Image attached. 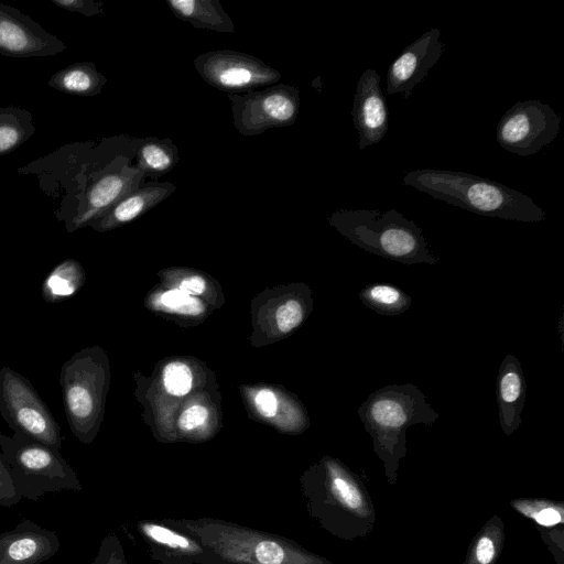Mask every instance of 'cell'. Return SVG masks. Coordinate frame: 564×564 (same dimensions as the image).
Returning <instances> with one entry per match:
<instances>
[{
	"mask_svg": "<svg viewBox=\"0 0 564 564\" xmlns=\"http://www.w3.org/2000/svg\"><path fill=\"white\" fill-rule=\"evenodd\" d=\"M104 145L105 140L67 143L18 169L35 175L41 189L58 200L54 215L67 232L89 226L144 177L126 158L106 161Z\"/></svg>",
	"mask_w": 564,
	"mask_h": 564,
	"instance_id": "cell-1",
	"label": "cell"
},
{
	"mask_svg": "<svg viewBox=\"0 0 564 564\" xmlns=\"http://www.w3.org/2000/svg\"><path fill=\"white\" fill-rule=\"evenodd\" d=\"M301 487L310 516L333 535L351 540L372 530L371 499L359 477L338 459L323 458L302 476Z\"/></svg>",
	"mask_w": 564,
	"mask_h": 564,
	"instance_id": "cell-2",
	"label": "cell"
},
{
	"mask_svg": "<svg viewBox=\"0 0 564 564\" xmlns=\"http://www.w3.org/2000/svg\"><path fill=\"white\" fill-rule=\"evenodd\" d=\"M403 183L478 215L525 223L545 219V212L531 197L487 177L448 170L420 169L408 172Z\"/></svg>",
	"mask_w": 564,
	"mask_h": 564,
	"instance_id": "cell-3",
	"label": "cell"
},
{
	"mask_svg": "<svg viewBox=\"0 0 564 564\" xmlns=\"http://www.w3.org/2000/svg\"><path fill=\"white\" fill-rule=\"evenodd\" d=\"M358 415L383 462L390 484L397 479L399 462L406 454V430L414 424L432 425L440 414L413 383L389 384L370 393Z\"/></svg>",
	"mask_w": 564,
	"mask_h": 564,
	"instance_id": "cell-4",
	"label": "cell"
},
{
	"mask_svg": "<svg viewBox=\"0 0 564 564\" xmlns=\"http://www.w3.org/2000/svg\"><path fill=\"white\" fill-rule=\"evenodd\" d=\"M208 546L223 564H333L296 542L217 518L164 519Z\"/></svg>",
	"mask_w": 564,
	"mask_h": 564,
	"instance_id": "cell-5",
	"label": "cell"
},
{
	"mask_svg": "<svg viewBox=\"0 0 564 564\" xmlns=\"http://www.w3.org/2000/svg\"><path fill=\"white\" fill-rule=\"evenodd\" d=\"M329 224L357 247L403 264H436L426 238L415 221L395 209H337Z\"/></svg>",
	"mask_w": 564,
	"mask_h": 564,
	"instance_id": "cell-6",
	"label": "cell"
},
{
	"mask_svg": "<svg viewBox=\"0 0 564 564\" xmlns=\"http://www.w3.org/2000/svg\"><path fill=\"white\" fill-rule=\"evenodd\" d=\"M0 452L21 498L39 500L45 494L82 490L73 467L56 451L22 433H0Z\"/></svg>",
	"mask_w": 564,
	"mask_h": 564,
	"instance_id": "cell-7",
	"label": "cell"
},
{
	"mask_svg": "<svg viewBox=\"0 0 564 564\" xmlns=\"http://www.w3.org/2000/svg\"><path fill=\"white\" fill-rule=\"evenodd\" d=\"M0 414L13 432L61 451V430L31 382L9 367L0 369Z\"/></svg>",
	"mask_w": 564,
	"mask_h": 564,
	"instance_id": "cell-8",
	"label": "cell"
},
{
	"mask_svg": "<svg viewBox=\"0 0 564 564\" xmlns=\"http://www.w3.org/2000/svg\"><path fill=\"white\" fill-rule=\"evenodd\" d=\"M100 375L95 358L87 349L66 360L59 375L69 429L85 444L93 441L97 426Z\"/></svg>",
	"mask_w": 564,
	"mask_h": 564,
	"instance_id": "cell-9",
	"label": "cell"
},
{
	"mask_svg": "<svg viewBox=\"0 0 564 564\" xmlns=\"http://www.w3.org/2000/svg\"><path fill=\"white\" fill-rule=\"evenodd\" d=\"M228 99L231 102L234 127L247 137L292 126L300 110V90L285 84L228 94Z\"/></svg>",
	"mask_w": 564,
	"mask_h": 564,
	"instance_id": "cell-10",
	"label": "cell"
},
{
	"mask_svg": "<svg viewBox=\"0 0 564 564\" xmlns=\"http://www.w3.org/2000/svg\"><path fill=\"white\" fill-rule=\"evenodd\" d=\"M560 123L551 106L535 99L518 101L499 120L496 139L508 152L528 156L555 140Z\"/></svg>",
	"mask_w": 564,
	"mask_h": 564,
	"instance_id": "cell-11",
	"label": "cell"
},
{
	"mask_svg": "<svg viewBox=\"0 0 564 564\" xmlns=\"http://www.w3.org/2000/svg\"><path fill=\"white\" fill-rule=\"evenodd\" d=\"M199 76L212 87L241 94L278 83L281 74L263 61L231 50L209 51L194 59Z\"/></svg>",
	"mask_w": 564,
	"mask_h": 564,
	"instance_id": "cell-12",
	"label": "cell"
},
{
	"mask_svg": "<svg viewBox=\"0 0 564 564\" xmlns=\"http://www.w3.org/2000/svg\"><path fill=\"white\" fill-rule=\"evenodd\" d=\"M137 531L159 564H223L220 558L192 534L162 520H139Z\"/></svg>",
	"mask_w": 564,
	"mask_h": 564,
	"instance_id": "cell-13",
	"label": "cell"
},
{
	"mask_svg": "<svg viewBox=\"0 0 564 564\" xmlns=\"http://www.w3.org/2000/svg\"><path fill=\"white\" fill-rule=\"evenodd\" d=\"M66 44L20 10L0 3V54L44 57L66 51Z\"/></svg>",
	"mask_w": 564,
	"mask_h": 564,
	"instance_id": "cell-14",
	"label": "cell"
},
{
	"mask_svg": "<svg viewBox=\"0 0 564 564\" xmlns=\"http://www.w3.org/2000/svg\"><path fill=\"white\" fill-rule=\"evenodd\" d=\"M440 37L441 30L431 29L401 52L388 69V95L400 94L403 99L411 96L414 87L426 78L445 50Z\"/></svg>",
	"mask_w": 564,
	"mask_h": 564,
	"instance_id": "cell-15",
	"label": "cell"
},
{
	"mask_svg": "<svg viewBox=\"0 0 564 564\" xmlns=\"http://www.w3.org/2000/svg\"><path fill=\"white\" fill-rule=\"evenodd\" d=\"M380 80L379 74L368 68L356 86L351 116L359 150L379 143L388 131L389 112Z\"/></svg>",
	"mask_w": 564,
	"mask_h": 564,
	"instance_id": "cell-16",
	"label": "cell"
},
{
	"mask_svg": "<svg viewBox=\"0 0 564 564\" xmlns=\"http://www.w3.org/2000/svg\"><path fill=\"white\" fill-rule=\"evenodd\" d=\"M59 547L54 531L22 519L13 529L0 533V564H42Z\"/></svg>",
	"mask_w": 564,
	"mask_h": 564,
	"instance_id": "cell-17",
	"label": "cell"
},
{
	"mask_svg": "<svg viewBox=\"0 0 564 564\" xmlns=\"http://www.w3.org/2000/svg\"><path fill=\"white\" fill-rule=\"evenodd\" d=\"M175 191V185L170 182L150 181L144 183L122 196L89 227L98 231H106L131 223L158 206Z\"/></svg>",
	"mask_w": 564,
	"mask_h": 564,
	"instance_id": "cell-18",
	"label": "cell"
},
{
	"mask_svg": "<svg viewBox=\"0 0 564 564\" xmlns=\"http://www.w3.org/2000/svg\"><path fill=\"white\" fill-rule=\"evenodd\" d=\"M527 395V382L520 361L507 355L497 376V403L502 432L510 436L521 425V413Z\"/></svg>",
	"mask_w": 564,
	"mask_h": 564,
	"instance_id": "cell-19",
	"label": "cell"
},
{
	"mask_svg": "<svg viewBox=\"0 0 564 564\" xmlns=\"http://www.w3.org/2000/svg\"><path fill=\"white\" fill-rule=\"evenodd\" d=\"M176 18L188 22L195 29L220 33L235 32L231 18L218 0H166Z\"/></svg>",
	"mask_w": 564,
	"mask_h": 564,
	"instance_id": "cell-20",
	"label": "cell"
},
{
	"mask_svg": "<svg viewBox=\"0 0 564 564\" xmlns=\"http://www.w3.org/2000/svg\"><path fill=\"white\" fill-rule=\"evenodd\" d=\"M106 83L93 62H76L55 72L47 84L67 95L93 97L100 94Z\"/></svg>",
	"mask_w": 564,
	"mask_h": 564,
	"instance_id": "cell-21",
	"label": "cell"
},
{
	"mask_svg": "<svg viewBox=\"0 0 564 564\" xmlns=\"http://www.w3.org/2000/svg\"><path fill=\"white\" fill-rule=\"evenodd\" d=\"M139 141L137 167L144 176H162L178 163V149L170 139L145 138Z\"/></svg>",
	"mask_w": 564,
	"mask_h": 564,
	"instance_id": "cell-22",
	"label": "cell"
},
{
	"mask_svg": "<svg viewBox=\"0 0 564 564\" xmlns=\"http://www.w3.org/2000/svg\"><path fill=\"white\" fill-rule=\"evenodd\" d=\"M85 280L83 267L75 259H65L55 265L42 284L43 299L58 303L74 296Z\"/></svg>",
	"mask_w": 564,
	"mask_h": 564,
	"instance_id": "cell-23",
	"label": "cell"
},
{
	"mask_svg": "<svg viewBox=\"0 0 564 564\" xmlns=\"http://www.w3.org/2000/svg\"><path fill=\"white\" fill-rule=\"evenodd\" d=\"M35 131L29 110L17 106H0V155L18 150Z\"/></svg>",
	"mask_w": 564,
	"mask_h": 564,
	"instance_id": "cell-24",
	"label": "cell"
},
{
	"mask_svg": "<svg viewBox=\"0 0 564 564\" xmlns=\"http://www.w3.org/2000/svg\"><path fill=\"white\" fill-rule=\"evenodd\" d=\"M358 296L361 303L383 316H397L406 312L412 299L402 289L391 283L376 282L367 284Z\"/></svg>",
	"mask_w": 564,
	"mask_h": 564,
	"instance_id": "cell-25",
	"label": "cell"
},
{
	"mask_svg": "<svg viewBox=\"0 0 564 564\" xmlns=\"http://www.w3.org/2000/svg\"><path fill=\"white\" fill-rule=\"evenodd\" d=\"M503 542V525L494 517L475 536L467 554L466 564H494Z\"/></svg>",
	"mask_w": 564,
	"mask_h": 564,
	"instance_id": "cell-26",
	"label": "cell"
},
{
	"mask_svg": "<svg viewBox=\"0 0 564 564\" xmlns=\"http://www.w3.org/2000/svg\"><path fill=\"white\" fill-rule=\"evenodd\" d=\"M511 505L518 512L535 521L541 527H555L564 521L562 503L547 500L519 499L511 501Z\"/></svg>",
	"mask_w": 564,
	"mask_h": 564,
	"instance_id": "cell-27",
	"label": "cell"
},
{
	"mask_svg": "<svg viewBox=\"0 0 564 564\" xmlns=\"http://www.w3.org/2000/svg\"><path fill=\"white\" fill-rule=\"evenodd\" d=\"M193 376L191 369L182 362H171L163 370V384L171 395L182 397L192 389Z\"/></svg>",
	"mask_w": 564,
	"mask_h": 564,
	"instance_id": "cell-28",
	"label": "cell"
},
{
	"mask_svg": "<svg viewBox=\"0 0 564 564\" xmlns=\"http://www.w3.org/2000/svg\"><path fill=\"white\" fill-rule=\"evenodd\" d=\"M90 564H127L123 546L115 533L107 534Z\"/></svg>",
	"mask_w": 564,
	"mask_h": 564,
	"instance_id": "cell-29",
	"label": "cell"
},
{
	"mask_svg": "<svg viewBox=\"0 0 564 564\" xmlns=\"http://www.w3.org/2000/svg\"><path fill=\"white\" fill-rule=\"evenodd\" d=\"M303 318V305L294 299L280 305L275 313L276 326L282 333H288L297 327Z\"/></svg>",
	"mask_w": 564,
	"mask_h": 564,
	"instance_id": "cell-30",
	"label": "cell"
},
{
	"mask_svg": "<svg viewBox=\"0 0 564 564\" xmlns=\"http://www.w3.org/2000/svg\"><path fill=\"white\" fill-rule=\"evenodd\" d=\"M161 302L169 310L183 314H198L203 310L199 302L181 290H171L163 293Z\"/></svg>",
	"mask_w": 564,
	"mask_h": 564,
	"instance_id": "cell-31",
	"label": "cell"
},
{
	"mask_svg": "<svg viewBox=\"0 0 564 564\" xmlns=\"http://www.w3.org/2000/svg\"><path fill=\"white\" fill-rule=\"evenodd\" d=\"M59 9L93 18L104 14V3L94 0H51Z\"/></svg>",
	"mask_w": 564,
	"mask_h": 564,
	"instance_id": "cell-32",
	"label": "cell"
},
{
	"mask_svg": "<svg viewBox=\"0 0 564 564\" xmlns=\"http://www.w3.org/2000/svg\"><path fill=\"white\" fill-rule=\"evenodd\" d=\"M21 499L0 452V506L12 507L19 503Z\"/></svg>",
	"mask_w": 564,
	"mask_h": 564,
	"instance_id": "cell-33",
	"label": "cell"
},
{
	"mask_svg": "<svg viewBox=\"0 0 564 564\" xmlns=\"http://www.w3.org/2000/svg\"><path fill=\"white\" fill-rule=\"evenodd\" d=\"M208 416V410L200 404L187 408L178 419V427L184 432L193 431L202 426Z\"/></svg>",
	"mask_w": 564,
	"mask_h": 564,
	"instance_id": "cell-34",
	"label": "cell"
},
{
	"mask_svg": "<svg viewBox=\"0 0 564 564\" xmlns=\"http://www.w3.org/2000/svg\"><path fill=\"white\" fill-rule=\"evenodd\" d=\"M258 412L264 417H273L278 410V399L271 390H260L254 398Z\"/></svg>",
	"mask_w": 564,
	"mask_h": 564,
	"instance_id": "cell-35",
	"label": "cell"
},
{
	"mask_svg": "<svg viewBox=\"0 0 564 564\" xmlns=\"http://www.w3.org/2000/svg\"><path fill=\"white\" fill-rule=\"evenodd\" d=\"M205 289H206V283L204 281V279H202L200 276H192V278L185 279L180 284V290L188 295L202 294L205 291Z\"/></svg>",
	"mask_w": 564,
	"mask_h": 564,
	"instance_id": "cell-36",
	"label": "cell"
}]
</instances>
